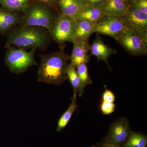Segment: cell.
Returning <instances> with one entry per match:
<instances>
[{"label":"cell","mask_w":147,"mask_h":147,"mask_svg":"<svg viewBox=\"0 0 147 147\" xmlns=\"http://www.w3.org/2000/svg\"><path fill=\"white\" fill-rule=\"evenodd\" d=\"M70 59L63 50L42 55L38 70V82L59 85L67 79L66 69Z\"/></svg>","instance_id":"1"},{"label":"cell","mask_w":147,"mask_h":147,"mask_svg":"<svg viewBox=\"0 0 147 147\" xmlns=\"http://www.w3.org/2000/svg\"><path fill=\"white\" fill-rule=\"evenodd\" d=\"M50 32L46 29L40 27H19L10 31L5 47L11 45L18 48H36L44 50L51 39Z\"/></svg>","instance_id":"2"},{"label":"cell","mask_w":147,"mask_h":147,"mask_svg":"<svg viewBox=\"0 0 147 147\" xmlns=\"http://www.w3.org/2000/svg\"><path fill=\"white\" fill-rule=\"evenodd\" d=\"M55 9L43 3L32 1L22 13L18 25L41 27L50 32L59 13Z\"/></svg>","instance_id":"3"},{"label":"cell","mask_w":147,"mask_h":147,"mask_svg":"<svg viewBox=\"0 0 147 147\" xmlns=\"http://www.w3.org/2000/svg\"><path fill=\"white\" fill-rule=\"evenodd\" d=\"M7 48L5 62L11 72L21 74L26 71L31 67L38 65L35 59L36 48L27 51L22 48L12 47Z\"/></svg>","instance_id":"4"},{"label":"cell","mask_w":147,"mask_h":147,"mask_svg":"<svg viewBox=\"0 0 147 147\" xmlns=\"http://www.w3.org/2000/svg\"><path fill=\"white\" fill-rule=\"evenodd\" d=\"M76 23V19L59 13L50 32L51 38L60 45L73 42Z\"/></svg>","instance_id":"5"},{"label":"cell","mask_w":147,"mask_h":147,"mask_svg":"<svg viewBox=\"0 0 147 147\" xmlns=\"http://www.w3.org/2000/svg\"><path fill=\"white\" fill-rule=\"evenodd\" d=\"M116 40L132 56L146 55L147 32L126 30Z\"/></svg>","instance_id":"6"},{"label":"cell","mask_w":147,"mask_h":147,"mask_svg":"<svg viewBox=\"0 0 147 147\" xmlns=\"http://www.w3.org/2000/svg\"><path fill=\"white\" fill-rule=\"evenodd\" d=\"M132 131L127 119H118L111 124L108 134L100 144L122 147Z\"/></svg>","instance_id":"7"},{"label":"cell","mask_w":147,"mask_h":147,"mask_svg":"<svg viewBox=\"0 0 147 147\" xmlns=\"http://www.w3.org/2000/svg\"><path fill=\"white\" fill-rule=\"evenodd\" d=\"M122 18L120 16L105 14L94 24V33L108 36L117 40L126 30Z\"/></svg>","instance_id":"8"},{"label":"cell","mask_w":147,"mask_h":147,"mask_svg":"<svg viewBox=\"0 0 147 147\" xmlns=\"http://www.w3.org/2000/svg\"><path fill=\"white\" fill-rule=\"evenodd\" d=\"M121 17L126 30L147 32V14L133 6H129L126 13Z\"/></svg>","instance_id":"9"},{"label":"cell","mask_w":147,"mask_h":147,"mask_svg":"<svg viewBox=\"0 0 147 147\" xmlns=\"http://www.w3.org/2000/svg\"><path fill=\"white\" fill-rule=\"evenodd\" d=\"M72 43L73 49L70 57V63L76 67L81 64L88 63L89 60L90 51L88 40H74Z\"/></svg>","instance_id":"10"},{"label":"cell","mask_w":147,"mask_h":147,"mask_svg":"<svg viewBox=\"0 0 147 147\" xmlns=\"http://www.w3.org/2000/svg\"><path fill=\"white\" fill-rule=\"evenodd\" d=\"M22 16V13L0 7V34H6L10 32L14 26L19 24Z\"/></svg>","instance_id":"11"},{"label":"cell","mask_w":147,"mask_h":147,"mask_svg":"<svg viewBox=\"0 0 147 147\" xmlns=\"http://www.w3.org/2000/svg\"><path fill=\"white\" fill-rule=\"evenodd\" d=\"M86 4L84 0H57V8L59 13L76 20Z\"/></svg>","instance_id":"12"},{"label":"cell","mask_w":147,"mask_h":147,"mask_svg":"<svg viewBox=\"0 0 147 147\" xmlns=\"http://www.w3.org/2000/svg\"><path fill=\"white\" fill-rule=\"evenodd\" d=\"M91 55H93L97 58L98 61H103L108 65V59L110 56L117 53V51L106 45L103 42L102 38L97 34L95 39L90 46Z\"/></svg>","instance_id":"13"},{"label":"cell","mask_w":147,"mask_h":147,"mask_svg":"<svg viewBox=\"0 0 147 147\" xmlns=\"http://www.w3.org/2000/svg\"><path fill=\"white\" fill-rule=\"evenodd\" d=\"M129 6L126 0H105L100 7L105 14L121 17L126 13Z\"/></svg>","instance_id":"14"},{"label":"cell","mask_w":147,"mask_h":147,"mask_svg":"<svg viewBox=\"0 0 147 147\" xmlns=\"http://www.w3.org/2000/svg\"><path fill=\"white\" fill-rule=\"evenodd\" d=\"M105 14L100 6H94L86 4L81 11L77 19L86 20L96 24Z\"/></svg>","instance_id":"15"},{"label":"cell","mask_w":147,"mask_h":147,"mask_svg":"<svg viewBox=\"0 0 147 147\" xmlns=\"http://www.w3.org/2000/svg\"><path fill=\"white\" fill-rule=\"evenodd\" d=\"M76 20V30L74 41L88 40L90 36L94 33V24L86 20Z\"/></svg>","instance_id":"16"},{"label":"cell","mask_w":147,"mask_h":147,"mask_svg":"<svg viewBox=\"0 0 147 147\" xmlns=\"http://www.w3.org/2000/svg\"><path fill=\"white\" fill-rule=\"evenodd\" d=\"M77 93L74 92L73 96L71 98V104L67 110L63 113L58 121L57 130L61 131L65 128L69 122L74 111L78 108L77 103Z\"/></svg>","instance_id":"17"},{"label":"cell","mask_w":147,"mask_h":147,"mask_svg":"<svg viewBox=\"0 0 147 147\" xmlns=\"http://www.w3.org/2000/svg\"><path fill=\"white\" fill-rule=\"evenodd\" d=\"M66 74L73 88L74 92L79 94L82 96L84 90L82 88L81 80L76 71V67L71 63L68 64L66 69Z\"/></svg>","instance_id":"18"},{"label":"cell","mask_w":147,"mask_h":147,"mask_svg":"<svg viewBox=\"0 0 147 147\" xmlns=\"http://www.w3.org/2000/svg\"><path fill=\"white\" fill-rule=\"evenodd\" d=\"M32 0H0L2 7L10 11L23 13Z\"/></svg>","instance_id":"19"},{"label":"cell","mask_w":147,"mask_h":147,"mask_svg":"<svg viewBox=\"0 0 147 147\" xmlns=\"http://www.w3.org/2000/svg\"><path fill=\"white\" fill-rule=\"evenodd\" d=\"M147 137L142 132H131L126 142L122 147H146Z\"/></svg>","instance_id":"20"},{"label":"cell","mask_w":147,"mask_h":147,"mask_svg":"<svg viewBox=\"0 0 147 147\" xmlns=\"http://www.w3.org/2000/svg\"><path fill=\"white\" fill-rule=\"evenodd\" d=\"M76 69L81 80L82 88L84 90L87 86L92 84V81L89 74L86 64L82 63L76 67Z\"/></svg>","instance_id":"21"},{"label":"cell","mask_w":147,"mask_h":147,"mask_svg":"<svg viewBox=\"0 0 147 147\" xmlns=\"http://www.w3.org/2000/svg\"><path fill=\"white\" fill-rule=\"evenodd\" d=\"M116 105L114 102L102 101L100 105V110L104 115H109L114 113Z\"/></svg>","instance_id":"22"},{"label":"cell","mask_w":147,"mask_h":147,"mask_svg":"<svg viewBox=\"0 0 147 147\" xmlns=\"http://www.w3.org/2000/svg\"><path fill=\"white\" fill-rule=\"evenodd\" d=\"M130 5L147 14V0H139Z\"/></svg>","instance_id":"23"},{"label":"cell","mask_w":147,"mask_h":147,"mask_svg":"<svg viewBox=\"0 0 147 147\" xmlns=\"http://www.w3.org/2000/svg\"><path fill=\"white\" fill-rule=\"evenodd\" d=\"M115 100V96L113 92L105 89L102 95V101L114 102Z\"/></svg>","instance_id":"24"},{"label":"cell","mask_w":147,"mask_h":147,"mask_svg":"<svg viewBox=\"0 0 147 147\" xmlns=\"http://www.w3.org/2000/svg\"><path fill=\"white\" fill-rule=\"evenodd\" d=\"M32 1H38L43 3L55 9L57 8V0H32Z\"/></svg>","instance_id":"25"},{"label":"cell","mask_w":147,"mask_h":147,"mask_svg":"<svg viewBox=\"0 0 147 147\" xmlns=\"http://www.w3.org/2000/svg\"><path fill=\"white\" fill-rule=\"evenodd\" d=\"M88 4L94 6H101L105 0H84Z\"/></svg>","instance_id":"26"},{"label":"cell","mask_w":147,"mask_h":147,"mask_svg":"<svg viewBox=\"0 0 147 147\" xmlns=\"http://www.w3.org/2000/svg\"><path fill=\"white\" fill-rule=\"evenodd\" d=\"M91 147H121L116 146H110V145H107L102 144H98L97 145H92Z\"/></svg>","instance_id":"27"},{"label":"cell","mask_w":147,"mask_h":147,"mask_svg":"<svg viewBox=\"0 0 147 147\" xmlns=\"http://www.w3.org/2000/svg\"><path fill=\"white\" fill-rule=\"evenodd\" d=\"M126 1L129 5H131L132 4L138 1H139V0H126Z\"/></svg>","instance_id":"28"}]
</instances>
